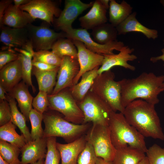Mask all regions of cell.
<instances>
[{
    "instance_id": "f546056e",
    "label": "cell",
    "mask_w": 164,
    "mask_h": 164,
    "mask_svg": "<svg viewBox=\"0 0 164 164\" xmlns=\"http://www.w3.org/2000/svg\"><path fill=\"white\" fill-rule=\"evenodd\" d=\"M14 50L18 53L19 58L21 61L23 81L28 86L31 87L34 92H36V89L32 84L31 79L33 67L32 59L34 51L16 48H14Z\"/></svg>"
},
{
    "instance_id": "4dcf8cb0",
    "label": "cell",
    "mask_w": 164,
    "mask_h": 164,
    "mask_svg": "<svg viewBox=\"0 0 164 164\" xmlns=\"http://www.w3.org/2000/svg\"><path fill=\"white\" fill-rule=\"evenodd\" d=\"M16 126L11 121L0 127V139L14 145L20 149L27 143L25 137L18 134L16 131Z\"/></svg>"
},
{
    "instance_id": "f6af8a7d",
    "label": "cell",
    "mask_w": 164,
    "mask_h": 164,
    "mask_svg": "<svg viewBox=\"0 0 164 164\" xmlns=\"http://www.w3.org/2000/svg\"><path fill=\"white\" fill-rule=\"evenodd\" d=\"M30 0H14L13 2L14 5L19 7V6L26 4L29 3Z\"/></svg>"
},
{
    "instance_id": "603a6c76",
    "label": "cell",
    "mask_w": 164,
    "mask_h": 164,
    "mask_svg": "<svg viewBox=\"0 0 164 164\" xmlns=\"http://www.w3.org/2000/svg\"><path fill=\"white\" fill-rule=\"evenodd\" d=\"M18 102V106L27 121L29 119V113L32 109L33 98L28 89V85L23 81L19 82L10 92Z\"/></svg>"
},
{
    "instance_id": "e575fe53",
    "label": "cell",
    "mask_w": 164,
    "mask_h": 164,
    "mask_svg": "<svg viewBox=\"0 0 164 164\" xmlns=\"http://www.w3.org/2000/svg\"><path fill=\"white\" fill-rule=\"evenodd\" d=\"M61 59L52 51L41 50L34 52L32 61L43 62L59 67Z\"/></svg>"
},
{
    "instance_id": "d6a6232c",
    "label": "cell",
    "mask_w": 164,
    "mask_h": 164,
    "mask_svg": "<svg viewBox=\"0 0 164 164\" xmlns=\"http://www.w3.org/2000/svg\"><path fill=\"white\" fill-rule=\"evenodd\" d=\"M20 149L7 142L0 140V156L9 164H20Z\"/></svg>"
},
{
    "instance_id": "5b68a950",
    "label": "cell",
    "mask_w": 164,
    "mask_h": 164,
    "mask_svg": "<svg viewBox=\"0 0 164 164\" xmlns=\"http://www.w3.org/2000/svg\"><path fill=\"white\" fill-rule=\"evenodd\" d=\"M115 75L111 70L98 75L89 91L106 102L113 111L123 113L125 108L121 101V80H115Z\"/></svg>"
},
{
    "instance_id": "8d00e7d4",
    "label": "cell",
    "mask_w": 164,
    "mask_h": 164,
    "mask_svg": "<svg viewBox=\"0 0 164 164\" xmlns=\"http://www.w3.org/2000/svg\"><path fill=\"white\" fill-rule=\"evenodd\" d=\"M149 164H164V148L154 144L146 152Z\"/></svg>"
},
{
    "instance_id": "d590c367",
    "label": "cell",
    "mask_w": 164,
    "mask_h": 164,
    "mask_svg": "<svg viewBox=\"0 0 164 164\" xmlns=\"http://www.w3.org/2000/svg\"><path fill=\"white\" fill-rule=\"evenodd\" d=\"M56 143V137L47 138V150L44 164H59L61 157Z\"/></svg>"
},
{
    "instance_id": "d4e9b609",
    "label": "cell",
    "mask_w": 164,
    "mask_h": 164,
    "mask_svg": "<svg viewBox=\"0 0 164 164\" xmlns=\"http://www.w3.org/2000/svg\"><path fill=\"white\" fill-rule=\"evenodd\" d=\"M109 9L110 23L116 27L132 13V8L124 0L119 3L114 0H110Z\"/></svg>"
},
{
    "instance_id": "7dc6e473",
    "label": "cell",
    "mask_w": 164,
    "mask_h": 164,
    "mask_svg": "<svg viewBox=\"0 0 164 164\" xmlns=\"http://www.w3.org/2000/svg\"><path fill=\"white\" fill-rule=\"evenodd\" d=\"M5 89L2 86L0 85V101L4 100H7V99L5 96V93L6 92Z\"/></svg>"
},
{
    "instance_id": "c3c4849f",
    "label": "cell",
    "mask_w": 164,
    "mask_h": 164,
    "mask_svg": "<svg viewBox=\"0 0 164 164\" xmlns=\"http://www.w3.org/2000/svg\"><path fill=\"white\" fill-rule=\"evenodd\" d=\"M102 5L107 10L109 8L110 0H100Z\"/></svg>"
},
{
    "instance_id": "2e32d148",
    "label": "cell",
    "mask_w": 164,
    "mask_h": 164,
    "mask_svg": "<svg viewBox=\"0 0 164 164\" xmlns=\"http://www.w3.org/2000/svg\"><path fill=\"white\" fill-rule=\"evenodd\" d=\"M0 28V41L6 47L24 49L30 41L26 27L15 28L3 26Z\"/></svg>"
},
{
    "instance_id": "5bb4252c",
    "label": "cell",
    "mask_w": 164,
    "mask_h": 164,
    "mask_svg": "<svg viewBox=\"0 0 164 164\" xmlns=\"http://www.w3.org/2000/svg\"><path fill=\"white\" fill-rule=\"evenodd\" d=\"M94 2L84 3L80 0H66L64 9L57 18L54 19L55 26L63 30L72 27L73 22L84 11L91 7Z\"/></svg>"
},
{
    "instance_id": "ba28073f",
    "label": "cell",
    "mask_w": 164,
    "mask_h": 164,
    "mask_svg": "<svg viewBox=\"0 0 164 164\" xmlns=\"http://www.w3.org/2000/svg\"><path fill=\"white\" fill-rule=\"evenodd\" d=\"M87 133V141L92 146L97 157L112 161L116 150L111 142L108 126L92 124Z\"/></svg>"
},
{
    "instance_id": "60d3db41",
    "label": "cell",
    "mask_w": 164,
    "mask_h": 164,
    "mask_svg": "<svg viewBox=\"0 0 164 164\" xmlns=\"http://www.w3.org/2000/svg\"><path fill=\"white\" fill-rule=\"evenodd\" d=\"M11 111L10 106L7 100L0 101V126H2L11 121Z\"/></svg>"
},
{
    "instance_id": "9a60e30c",
    "label": "cell",
    "mask_w": 164,
    "mask_h": 164,
    "mask_svg": "<svg viewBox=\"0 0 164 164\" xmlns=\"http://www.w3.org/2000/svg\"><path fill=\"white\" fill-rule=\"evenodd\" d=\"M134 50V49L131 48L128 46H124L117 54L104 55L102 64L97 71L98 74L110 70L111 68L117 66H121L132 71L135 70V67L128 63L129 61H133L137 59L136 55L131 54Z\"/></svg>"
},
{
    "instance_id": "f35d334b",
    "label": "cell",
    "mask_w": 164,
    "mask_h": 164,
    "mask_svg": "<svg viewBox=\"0 0 164 164\" xmlns=\"http://www.w3.org/2000/svg\"><path fill=\"white\" fill-rule=\"evenodd\" d=\"M48 95L46 92L39 91L32 101V105L33 109L42 114L48 107Z\"/></svg>"
},
{
    "instance_id": "83f0119b",
    "label": "cell",
    "mask_w": 164,
    "mask_h": 164,
    "mask_svg": "<svg viewBox=\"0 0 164 164\" xmlns=\"http://www.w3.org/2000/svg\"><path fill=\"white\" fill-rule=\"evenodd\" d=\"M59 68V67L52 70L43 71L33 67V73L37 80L39 91L48 94L53 91L56 83V77Z\"/></svg>"
},
{
    "instance_id": "7bdbcfd3",
    "label": "cell",
    "mask_w": 164,
    "mask_h": 164,
    "mask_svg": "<svg viewBox=\"0 0 164 164\" xmlns=\"http://www.w3.org/2000/svg\"><path fill=\"white\" fill-rule=\"evenodd\" d=\"M13 1L12 0H3L0 2V22H1L4 13L12 4Z\"/></svg>"
},
{
    "instance_id": "db71d44e",
    "label": "cell",
    "mask_w": 164,
    "mask_h": 164,
    "mask_svg": "<svg viewBox=\"0 0 164 164\" xmlns=\"http://www.w3.org/2000/svg\"><path fill=\"white\" fill-rule=\"evenodd\" d=\"M160 2L162 4V6L163 7V8H164V0H160Z\"/></svg>"
},
{
    "instance_id": "8fae6325",
    "label": "cell",
    "mask_w": 164,
    "mask_h": 164,
    "mask_svg": "<svg viewBox=\"0 0 164 164\" xmlns=\"http://www.w3.org/2000/svg\"><path fill=\"white\" fill-rule=\"evenodd\" d=\"M19 7L28 12L34 20L40 19L49 24L54 23V17L58 18L61 12L56 3L50 0H30Z\"/></svg>"
},
{
    "instance_id": "3957f363",
    "label": "cell",
    "mask_w": 164,
    "mask_h": 164,
    "mask_svg": "<svg viewBox=\"0 0 164 164\" xmlns=\"http://www.w3.org/2000/svg\"><path fill=\"white\" fill-rule=\"evenodd\" d=\"M108 127L116 150L129 146L146 153L148 148L145 137L128 122L122 113L112 112Z\"/></svg>"
},
{
    "instance_id": "836d02e7",
    "label": "cell",
    "mask_w": 164,
    "mask_h": 164,
    "mask_svg": "<svg viewBox=\"0 0 164 164\" xmlns=\"http://www.w3.org/2000/svg\"><path fill=\"white\" fill-rule=\"evenodd\" d=\"M29 119L31 125L30 132L32 141L43 138V130L42 126V122L43 115L32 108L29 113Z\"/></svg>"
},
{
    "instance_id": "8992f818",
    "label": "cell",
    "mask_w": 164,
    "mask_h": 164,
    "mask_svg": "<svg viewBox=\"0 0 164 164\" xmlns=\"http://www.w3.org/2000/svg\"><path fill=\"white\" fill-rule=\"evenodd\" d=\"M78 104L84 115L83 124L91 122L92 124L108 126L111 114L114 111L93 93L89 91L83 100Z\"/></svg>"
},
{
    "instance_id": "484cf974",
    "label": "cell",
    "mask_w": 164,
    "mask_h": 164,
    "mask_svg": "<svg viewBox=\"0 0 164 164\" xmlns=\"http://www.w3.org/2000/svg\"><path fill=\"white\" fill-rule=\"evenodd\" d=\"M145 153L127 146L116 149L113 164H138L145 156Z\"/></svg>"
},
{
    "instance_id": "ee69618b",
    "label": "cell",
    "mask_w": 164,
    "mask_h": 164,
    "mask_svg": "<svg viewBox=\"0 0 164 164\" xmlns=\"http://www.w3.org/2000/svg\"><path fill=\"white\" fill-rule=\"evenodd\" d=\"M162 54L159 56L156 57H152L150 59V60L152 63H155L158 61L161 60L164 62V48L161 50Z\"/></svg>"
},
{
    "instance_id": "816d5d0a",
    "label": "cell",
    "mask_w": 164,
    "mask_h": 164,
    "mask_svg": "<svg viewBox=\"0 0 164 164\" xmlns=\"http://www.w3.org/2000/svg\"><path fill=\"white\" fill-rule=\"evenodd\" d=\"M0 164H9L8 162L4 160L0 156Z\"/></svg>"
},
{
    "instance_id": "ac0fdd59",
    "label": "cell",
    "mask_w": 164,
    "mask_h": 164,
    "mask_svg": "<svg viewBox=\"0 0 164 164\" xmlns=\"http://www.w3.org/2000/svg\"><path fill=\"white\" fill-rule=\"evenodd\" d=\"M47 138H43L27 143L21 149V159L20 164H31L45 158Z\"/></svg>"
},
{
    "instance_id": "f1b7e54d",
    "label": "cell",
    "mask_w": 164,
    "mask_h": 164,
    "mask_svg": "<svg viewBox=\"0 0 164 164\" xmlns=\"http://www.w3.org/2000/svg\"><path fill=\"white\" fill-rule=\"evenodd\" d=\"M7 100L9 103L11 109V121L19 128L22 134L25 137L27 143L32 141L30 133L26 125L27 121L26 118L18 110L15 99L10 95H7Z\"/></svg>"
},
{
    "instance_id": "e0dca14e",
    "label": "cell",
    "mask_w": 164,
    "mask_h": 164,
    "mask_svg": "<svg viewBox=\"0 0 164 164\" xmlns=\"http://www.w3.org/2000/svg\"><path fill=\"white\" fill-rule=\"evenodd\" d=\"M22 79L21 61L19 58L0 69V85L6 92H10Z\"/></svg>"
},
{
    "instance_id": "b9f144b4",
    "label": "cell",
    "mask_w": 164,
    "mask_h": 164,
    "mask_svg": "<svg viewBox=\"0 0 164 164\" xmlns=\"http://www.w3.org/2000/svg\"><path fill=\"white\" fill-rule=\"evenodd\" d=\"M32 64L33 67L39 70L43 71L52 70L59 67L44 63L34 62L32 60Z\"/></svg>"
},
{
    "instance_id": "1f68e13d",
    "label": "cell",
    "mask_w": 164,
    "mask_h": 164,
    "mask_svg": "<svg viewBox=\"0 0 164 164\" xmlns=\"http://www.w3.org/2000/svg\"><path fill=\"white\" fill-rule=\"evenodd\" d=\"M52 51L62 58L67 56L77 58V50L73 41L69 39L61 38L53 45Z\"/></svg>"
},
{
    "instance_id": "6da1fadb",
    "label": "cell",
    "mask_w": 164,
    "mask_h": 164,
    "mask_svg": "<svg viewBox=\"0 0 164 164\" xmlns=\"http://www.w3.org/2000/svg\"><path fill=\"white\" fill-rule=\"evenodd\" d=\"M121 81V101L124 108L138 99L155 105L159 103L158 95L163 92L161 87L164 82V75L157 76L152 72H144L136 78L123 79Z\"/></svg>"
},
{
    "instance_id": "681fc988",
    "label": "cell",
    "mask_w": 164,
    "mask_h": 164,
    "mask_svg": "<svg viewBox=\"0 0 164 164\" xmlns=\"http://www.w3.org/2000/svg\"><path fill=\"white\" fill-rule=\"evenodd\" d=\"M138 164H149L147 156H146Z\"/></svg>"
},
{
    "instance_id": "44dd1931",
    "label": "cell",
    "mask_w": 164,
    "mask_h": 164,
    "mask_svg": "<svg viewBox=\"0 0 164 164\" xmlns=\"http://www.w3.org/2000/svg\"><path fill=\"white\" fill-rule=\"evenodd\" d=\"M107 10L100 0L94 1L88 12L79 18L80 26L87 30L92 29L107 22Z\"/></svg>"
},
{
    "instance_id": "74e56055",
    "label": "cell",
    "mask_w": 164,
    "mask_h": 164,
    "mask_svg": "<svg viewBox=\"0 0 164 164\" xmlns=\"http://www.w3.org/2000/svg\"><path fill=\"white\" fill-rule=\"evenodd\" d=\"M97 157L92 145L87 142L77 159V164H96Z\"/></svg>"
},
{
    "instance_id": "30bf717a",
    "label": "cell",
    "mask_w": 164,
    "mask_h": 164,
    "mask_svg": "<svg viewBox=\"0 0 164 164\" xmlns=\"http://www.w3.org/2000/svg\"><path fill=\"white\" fill-rule=\"evenodd\" d=\"M26 28L29 39L36 51L51 49L53 44L58 39L67 37L65 32H56L44 24L36 26L30 23Z\"/></svg>"
},
{
    "instance_id": "4fadbf2b",
    "label": "cell",
    "mask_w": 164,
    "mask_h": 164,
    "mask_svg": "<svg viewBox=\"0 0 164 164\" xmlns=\"http://www.w3.org/2000/svg\"><path fill=\"white\" fill-rule=\"evenodd\" d=\"M72 40L77 50V60L80 65L79 71L73 80L74 85L78 83L83 74L101 66L104 56L89 50L79 40Z\"/></svg>"
},
{
    "instance_id": "bcb514c9",
    "label": "cell",
    "mask_w": 164,
    "mask_h": 164,
    "mask_svg": "<svg viewBox=\"0 0 164 164\" xmlns=\"http://www.w3.org/2000/svg\"><path fill=\"white\" fill-rule=\"evenodd\" d=\"M96 164H113L112 161H106L103 158L97 157Z\"/></svg>"
},
{
    "instance_id": "d6986e66",
    "label": "cell",
    "mask_w": 164,
    "mask_h": 164,
    "mask_svg": "<svg viewBox=\"0 0 164 164\" xmlns=\"http://www.w3.org/2000/svg\"><path fill=\"white\" fill-rule=\"evenodd\" d=\"M87 142L84 135L71 142L66 144L56 143L60 154L61 164H77L79 155L84 149Z\"/></svg>"
},
{
    "instance_id": "7402d4cb",
    "label": "cell",
    "mask_w": 164,
    "mask_h": 164,
    "mask_svg": "<svg viewBox=\"0 0 164 164\" xmlns=\"http://www.w3.org/2000/svg\"><path fill=\"white\" fill-rule=\"evenodd\" d=\"M136 13H132L125 20L116 27L118 35H125L130 32L141 33L147 38L155 39L158 36V31L149 29L140 23L136 18Z\"/></svg>"
},
{
    "instance_id": "9c48e42d",
    "label": "cell",
    "mask_w": 164,
    "mask_h": 164,
    "mask_svg": "<svg viewBox=\"0 0 164 164\" xmlns=\"http://www.w3.org/2000/svg\"><path fill=\"white\" fill-rule=\"evenodd\" d=\"M62 31L66 34L67 38L79 40L89 50L104 56L114 54V50L119 51L125 46L123 42L118 40L106 44H100L92 39L87 30L82 28L74 29L72 27Z\"/></svg>"
},
{
    "instance_id": "7a4b0ae2",
    "label": "cell",
    "mask_w": 164,
    "mask_h": 164,
    "mask_svg": "<svg viewBox=\"0 0 164 164\" xmlns=\"http://www.w3.org/2000/svg\"><path fill=\"white\" fill-rule=\"evenodd\" d=\"M155 105L138 99L128 104L122 113L128 122L145 137L164 140V134Z\"/></svg>"
},
{
    "instance_id": "ffe728a7",
    "label": "cell",
    "mask_w": 164,
    "mask_h": 164,
    "mask_svg": "<svg viewBox=\"0 0 164 164\" xmlns=\"http://www.w3.org/2000/svg\"><path fill=\"white\" fill-rule=\"evenodd\" d=\"M34 20L28 12L12 4L5 11L0 26L6 25L13 28H24Z\"/></svg>"
},
{
    "instance_id": "f907efd6",
    "label": "cell",
    "mask_w": 164,
    "mask_h": 164,
    "mask_svg": "<svg viewBox=\"0 0 164 164\" xmlns=\"http://www.w3.org/2000/svg\"><path fill=\"white\" fill-rule=\"evenodd\" d=\"M44 159H41L37 162L31 164H44Z\"/></svg>"
},
{
    "instance_id": "52a82bcc",
    "label": "cell",
    "mask_w": 164,
    "mask_h": 164,
    "mask_svg": "<svg viewBox=\"0 0 164 164\" xmlns=\"http://www.w3.org/2000/svg\"><path fill=\"white\" fill-rule=\"evenodd\" d=\"M64 89L55 94L48 95V108L63 114L67 121L76 124H83V113L69 90Z\"/></svg>"
},
{
    "instance_id": "f5cc1de1",
    "label": "cell",
    "mask_w": 164,
    "mask_h": 164,
    "mask_svg": "<svg viewBox=\"0 0 164 164\" xmlns=\"http://www.w3.org/2000/svg\"><path fill=\"white\" fill-rule=\"evenodd\" d=\"M161 87L163 91H164V82L162 84Z\"/></svg>"
},
{
    "instance_id": "277c9868",
    "label": "cell",
    "mask_w": 164,
    "mask_h": 164,
    "mask_svg": "<svg viewBox=\"0 0 164 164\" xmlns=\"http://www.w3.org/2000/svg\"><path fill=\"white\" fill-rule=\"evenodd\" d=\"M45 125L43 138L61 137L67 143L84 135L91 127L89 123L76 124L54 114H43Z\"/></svg>"
},
{
    "instance_id": "4316f807",
    "label": "cell",
    "mask_w": 164,
    "mask_h": 164,
    "mask_svg": "<svg viewBox=\"0 0 164 164\" xmlns=\"http://www.w3.org/2000/svg\"><path fill=\"white\" fill-rule=\"evenodd\" d=\"M91 34L95 42L104 44L117 40L118 32L116 27L106 23L92 29Z\"/></svg>"
},
{
    "instance_id": "cb8c5ba5",
    "label": "cell",
    "mask_w": 164,
    "mask_h": 164,
    "mask_svg": "<svg viewBox=\"0 0 164 164\" xmlns=\"http://www.w3.org/2000/svg\"><path fill=\"white\" fill-rule=\"evenodd\" d=\"M97 67L83 74L80 81L69 88L72 95L77 103L82 101L90 90L94 80L98 75Z\"/></svg>"
},
{
    "instance_id": "7c38bea8",
    "label": "cell",
    "mask_w": 164,
    "mask_h": 164,
    "mask_svg": "<svg viewBox=\"0 0 164 164\" xmlns=\"http://www.w3.org/2000/svg\"><path fill=\"white\" fill-rule=\"evenodd\" d=\"M79 70L77 58L67 56L63 57L57 73V81L51 94H57L73 86V80Z\"/></svg>"
},
{
    "instance_id": "11a10c76",
    "label": "cell",
    "mask_w": 164,
    "mask_h": 164,
    "mask_svg": "<svg viewBox=\"0 0 164 164\" xmlns=\"http://www.w3.org/2000/svg\"><path fill=\"white\" fill-rule=\"evenodd\" d=\"M163 42H164V40L163 41Z\"/></svg>"
},
{
    "instance_id": "ab89813d",
    "label": "cell",
    "mask_w": 164,
    "mask_h": 164,
    "mask_svg": "<svg viewBox=\"0 0 164 164\" xmlns=\"http://www.w3.org/2000/svg\"><path fill=\"white\" fill-rule=\"evenodd\" d=\"M19 58V53L12 48L5 47L0 52V69L5 65Z\"/></svg>"
}]
</instances>
